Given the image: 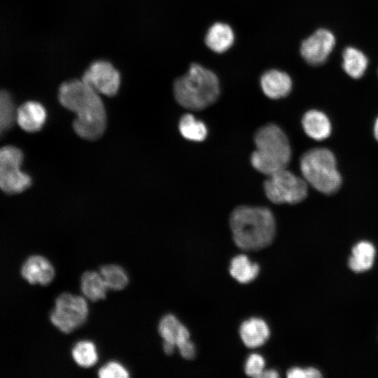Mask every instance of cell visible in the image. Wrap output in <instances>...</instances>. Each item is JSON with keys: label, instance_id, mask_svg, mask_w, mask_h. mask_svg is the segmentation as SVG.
Listing matches in <instances>:
<instances>
[{"label": "cell", "instance_id": "cell-22", "mask_svg": "<svg viewBox=\"0 0 378 378\" xmlns=\"http://www.w3.org/2000/svg\"><path fill=\"white\" fill-rule=\"evenodd\" d=\"M178 129L181 135L186 139L194 141L204 140L207 130L202 121L197 120L189 113L183 115L179 121Z\"/></svg>", "mask_w": 378, "mask_h": 378}, {"label": "cell", "instance_id": "cell-8", "mask_svg": "<svg viewBox=\"0 0 378 378\" xmlns=\"http://www.w3.org/2000/svg\"><path fill=\"white\" fill-rule=\"evenodd\" d=\"M23 155L14 146L0 148V188L6 193H19L31 183L30 176L23 172L21 164Z\"/></svg>", "mask_w": 378, "mask_h": 378}, {"label": "cell", "instance_id": "cell-24", "mask_svg": "<svg viewBox=\"0 0 378 378\" xmlns=\"http://www.w3.org/2000/svg\"><path fill=\"white\" fill-rule=\"evenodd\" d=\"M99 273L108 288L111 290H122L129 282L126 272L121 266L118 265H104L100 268Z\"/></svg>", "mask_w": 378, "mask_h": 378}, {"label": "cell", "instance_id": "cell-13", "mask_svg": "<svg viewBox=\"0 0 378 378\" xmlns=\"http://www.w3.org/2000/svg\"><path fill=\"white\" fill-rule=\"evenodd\" d=\"M46 120L45 108L38 102L29 101L22 104L16 111L15 120L26 132L40 130Z\"/></svg>", "mask_w": 378, "mask_h": 378}, {"label": "cell", "instance_id": "cell-1", "mask_svg": "<svg viewBox=\"0 0 378 378\" xmlns=\"http://www.w3.org/2000/svg\"><path fill=\"white\" fill-rule=\"evenodd\" d=\"M58 98L60 104L74 112L76 118L73 127L81 138L94 140L104 133L106 115L99 94L82 79L63 83Z\"/></svg>", "mask_w": 378, "mask_h": 378}, {"label": "cell", "instance_id": "cell-17", "mask_svg": "<svg viewBox=\"0 0 378 378\" xmlns=\"http://www.w3.org/2000/svg\"><path fill=\"white\" fill-rule=\"evenodd\" d=\"M376 249L368 241L357 242L351 248L348 266L354 272H363L372 268L374 261Z\"/></svg>", "mask_w": 378, "mask_h": 378}, {"label": "cell", "instance_id": "cell-3", "mask_svg": "<svg viewBox=\"0 0 378 378\" xmlns=\"http://www.w3.org/2000/svg\"><path fill=\"white\" fill-rule=\"evenodd\" d=\"M174 94L183 107L200 111L214 104L220 95L219 80L214 72L192 63L174 83Z\"/></svg>", "mask_w": 378, "mask_h": 378}, {"label": "cell", "instance_id": "cell-6", "mask_svg": "<svg viewBox=\"0 0 378 378\" xmlns=\"http://www.w3.org/2000/svg\"><path fill=\"white\" fill-rule=\"evenodd\" d=\"M263 188L267 198L276 204L300 203L306 198L308 192L307 183L304 178L286 168L269 175Z\"/></svg>", "mask_w": 378, "mask_h": 378}, {"label": "cell", "instance_id": "cell-21", "mask_svg": "<svg viewBox=\"0 0 378 378\" xmlns=\"http://www.w3.org/2000/svg\"><path fill=\"white\" fill-rule=\"evenodd\" d=\"M342 61L343 69L353 78L362 77L368 64V58L363 52L354 47L344 49Z\"/></svg>", "mask_w": 378, "mask_h": 378}, {"label": "cell", "instance_id": "cell-15", "mask_svg": "<svg viewBox=\"0 0 378 378\" xmlns=\"http://www.w3.org/2000/svg\"><path fill=\"white\" fill-rule=\"evenodd\" d=\"M234 34L232 27L223 22H216L208 29L204 42L206 46L216 53H223L233 45Z\"/></svg>", "mask_w": 378, "mask_h": 378}, {"label": "cell", "instance_id": "cell-19", "mask_svg": "<svg viewBox=\"0 0 378 378\" xmlns=\"http://www.w3.org/2000/svg\"><path fill=\"white\" fill-rule=\"evenodd\" d=\"M80 287L85 296L93 302L105 299L108 289L100 273L95 271H87L83 274Z\"/></svg>", "mask_w": 378, "mask_h": 378}, {"label": "cell", "instance_id": "cell-25", "mask_svg": "<svg viewBox=\"0 0 378 378\" xmlns=\"http://www.w3.org/2000/svg\"><path fill=\"white\" fill-rule=\"evenodd\" d=\"M15 115L16 111L10 94L0 90V137L13 126Z\"/></svg>", "mask_w": 378, "mask_h": 378}, {"label": "cell", "instance_id": "cell-29", "mask_svg": "<svg viewBox=\"0 0 378 378\" xmlns=\"http://www.w3.org/2000/svg\"><path fill=\"white\" fill-rule=\"evenodd\" d=\"M289 378H305L307 377V368L302 369L298 367H294L289 369L286 373Z\"/></svg>", "mask_w": 378, "mask_h": 378}, {"label": "cell", "instance_id": "cell-2", "mask_svg": "<svg viewBox=\"0 0 378 378\" xmlns=\"http://www.w3.org/2000/svg\"><path fill=\"white\" fill-rule=\"evenodd\" d=\"M230 225L235 244L245 251H258L272 244L276 223L271 211L262 206H239L231 214Z\"/></svg>", "mask_w": 378, "mask_h": 378}, {"label": "cell", "instance_id": "cell-27", "mask_svg": "<svg viewBox=\"0 0 378 378\" xmlns=\"http://www.w3.org/2000/svg\"><path fill=\"white\" fill-rule=\"evenodd\" d=\"M265 361L264 358L258 354H252L247 358L244 365L245 373L252 377H260L264 371Z\"/></svg>", "mask_w": 378, "mask_h": 378}, {"label": "cell", "instance_id": "cell-23", "mask_svg": "<svg viewBox=\"0 0 378 378\" xmlns=\"http://www.w3.org/2000/svg\"><path fill=\"white\" fill-rule=\"evenodd\" d=\"M74 361L80 367L90 368L98 360V353L95 344L89 340L77 342L71 351Z\"/></svg>", "mask_w": 378, "mask_h": 378}, {"label": "cell", "instance_id": "cell-9", "mask_svg": "<svg viewBox=\"0 0 378 378\" xmlns=\"http://www.w3.org/2000/svg\"><path fill=\"white\" fill-rule=\"evenodd\" d=\"M99 94L111 97L120 88L119 71L109 62L97 60L92 62L85 71L82 78Z\"/></svg>", "mask_w": 378, "mask_h": 378}, {"label": "cell", "instance_id": "cell-18", "mask_svg": "<svg viewBox=\"0 0 378 378\" xmlns=\"http://www.w3.org/2000/svg\"><path fill=\"white\" fill-rule=\"evenodd\" d=\"M158 332L163 341L178 346L190 338L187 328L173 314L164 315L160 321Z\"/></svg>", "mask_w": 378, "mask_h": 378}, {"label": "cell", "instance_id": "cell-20", "mask_svg": "<svg viewBox=\"0 0 378 378\" xmlns=\"http://www.w3.org/2000/svg\"><path fill=\"white\" fill-rule=\"evenodd\" d=\"M259 271V265L255 262H251L248 257L243 254L234 257L229 268L231 276L241 284L249 283L254 280Z\"/></svg>", "mask_w": 378, "mask_h": 378}, {"label": "cell", "instance_id": "cell-14", "mask_svg": "<svg viewBox=\"0 0 378 378\" xmlns=\"http://www.w3.org/2000/svg\"><path fill=\"white\" fill-rule=\"evenodd\" d=\"M270 330L267 323L259 318H251L242 322L239 327V335L248 348L262 345L269 338Z\"/></svg>", "mask_w": 378, "mask_h": 378}, {"label": "cell", "instance_id": "cell-28", "mask_svg": "<svg viewBox=\"0 0 378 378\" xmlns=\"http://www.w3.org/2000/svg\"><path fill=\"white\" fill-rule=\"evenodd\" d=\"M181 356L187 360L195 358L196 349L194 344L190 340L183 342L178 346Z\"/></svg>", "mask_w": 378, "mask_h": 378}, {"label": "cell", "instance_id": "cell-16", "mask_svg": "<svg viewBox=\"0 0 378 378\" xmlns=\"http://www.w3.org/2000/svg\"><path fill=\"white\" fill-rule=\"evenodd\" d=\"M304 132L310 138L321 141L327 139L332 132V126L328 116L322 111L312 109L307 111L302 119Z\"/></svg>", "mask_w": 378, "mask_h": 378}, {"label": "cell", "instance_id": "cell-5", "mask_svg": "<svg viewBox=\"0 0 378 378\" xmlns=\"http://www.w3.org/2000/svg\"><path fill=\"white\" fill-rule=\"evenodd\" d=\"M300 169L304 179L318 192L330 195L337 192L342 177L334 154L325 148L305 152L300 158Z\"/></svg>", "mask_w": 378, "mask_h": 378}, {"label": "cell", "instance_id": "cell-31", "mask_svg": "<svg viewBox=\"0 0 378 378\" xmlns=\"http://www.w3.org/2000/svg\"><path fill=\"white\" fill-rule=\"evenodd\" d=\"M176 346L170 342L163 341V350L167 355H172L175 349Z\"/></svg>", "mask_w": 378, "mask_h": 378}, {"label": "cell", "instance_id": "cell-26", "mask_svg": "<svg viewBox=\"0 0 378 378\" xmlns=\"http://www.w3.org/2000/svg\"><path fill=\"white\" fill-rule=\"evenodd\" d=\"M98 376L101 378H127L130 374L127 370L120 363L110 361L99 368Z\"/></svg>", "mask_w": 378, "mask_h": 378}, {"label": "cell", "instance_id": "cell-30", "mask_svg": "<svg viewBox=\"0 0 378 378\" xmlns=\"http://www.w3.org/2000/svg\"><path fill=\"white\" fill-rule=\"evenodd\" d=\"M279 373L276 370L274 369L266 370L262 372L260 375V377L263 378H276L279 377Z\"/></svg>", "mask_w": 378, "mask_h": 378}, {"label": "cell", "instance_id": "cell-32", "mask_svg": "<svg viewBox=\"0 0 378 378\" xmlns=\"http://www.w3.org/2000/svg\"><path fill=\"white\" fill-rule=\"evenodd\" d=\"M374 135L376 140L378 141V118L376 119L374 125Z\"/></svg>", "mask_w": 378, "mask_h": 378}, {"label": "cell", "instance_id": "cell-12", "mask_svg": "<svg viewBox=\"0 0 378 378\" xmlns=\"http://www.w3.org/2000/svg\"><path fill=\"white\" fill-rule=\"evenodd\" d=\"M292 85L289 75L278 69L268 70L260 78V86L263 93L272 99L286 97L291 91Z\"/></svg>", "mask_w": 378, "mask_h": 378}, {"label": "cell", "instance_id": "cell-11", "mask_svg": "<svg viewBox=\"0 0 378 378\" xmlns=\"http://www.w3.org/2000/svg\"><path fill=\"white\" fill-rule=\"evenodd\" d=\"M21 274L31 284H49L55 276V269L48 260L41 255H32L23 264Z\"/></svg>", "mask_w": 378, "mask_h": 378}, {"label": "cell", "instance_id": "cell-4", "mask_svg": "<svg viewBox=\"0 0 378 378\" xmlns=\"http://www.w3.org/2000/svg\"><path fill=\"white\" fill-rule=\"evenodd\" d=\"M256 149L251 155L252 166L267 176L286 169L291 158L288 139L283 130L274 124L259 128L254 136Z\"/></svg>", "mask_w": 378, "mask_h": 378}, {"label": "cell", "instance_id": "cell-7", "mask_svg": "<svg viewBox=\"0 0 378 378\" xmlns=\"http://www.w3.org/2000/svg\"><path fill=\"white\" fill-rule=\"evenodd\" d=\"M88 314V304L83 297L63 293L57 298L50 319L61 332L70 333L85 323Z\"/></svg>", "mask_w": 378, "mask_h": 378}, {"label": "cell", "instance_id": "cell-10", "mask_svg": "<svg viewBox=\"0 0 378 378\" xmlns=\"http://www.w3.org/2000/svg\"><path fill=\"white\" fill-rule=\"evenodd\" d=\"M335 45V37L329 30L321 28L315 31L300 45L301 56L312 66L325 63Z\"/></svg>", "mask_w": 378, "mask_h": 378}]
</instances>
